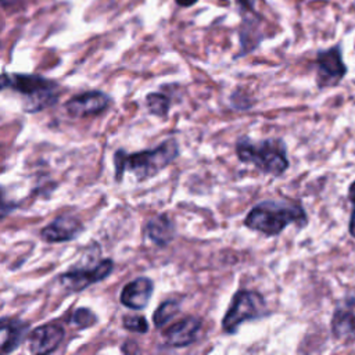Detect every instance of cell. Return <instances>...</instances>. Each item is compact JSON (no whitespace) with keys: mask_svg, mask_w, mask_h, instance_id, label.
I'll return each mask as SVG.
<instances>
[{"mask_svg":"<svg viewBox=\"0 0 355 355\" xmlns=\"http://www.w3.org/2000/svg\"><path fill=\"white\" fill-rule=\"evenodd\" d=\"M179 155V144L175 139H166L154 148L137 153H126L119 148L114 153L115 179L121 182L123 173L130 171L139 182L146 180L166 168Z\"/></svg>","mask_w":355,"mask_h":355,"instance_id":"cell-1","label":"cell"},{"mask_svg":"<svg viewBox=\"0 0 355 355\" xmlns=\"http://www.w3.org/2000/svg\"><path fill=\"white\" fill-rule=\"evenodd\" d=\"M1 89L18 93L22 97V110L28 114H36L55 105L61 96V86L57 80L37 73L4 72Z\"/></svg>","mask_w":355,"mask_h":355,"instance_id":"cell-2","label":"cell"},{"mask_svg":"<svg viewBox=\"0 0 355 355\" xmlns=\"http://www.w3.org/2000/svg\"><path fill=\"white\" fill-rule=\"evenodd\" d=\"M306 222V214L301 205L275 200L255 205L244 220L247 227L265 236H277L291 223L302 227Z\"/></svg>","mask_w":355,"mask_h":355,"instance_id":"cell-3","label":"cell"},{"mask_svg":"<svg viewBox=\"0 0 355 355\" xmlns=\"http://www.w3.org/2000/svg\"><path fill=\"white\" fill-rule=\"evenodd\" d=\"M236 155L244 164H252L263 173L282 175L288 168L287 147L282 139H265L252 141L240 137L236 143Z\"/></svg>","mask_w":355,"mask_h":355,"instance_id":"cell-4","label":"cell"},{"mask_svg":"<svg viewBox=\"0 0 355 355\" xmlns=\"http://www.w3.org/2000/svg\"><path fill=\"white\" fill-rule=\"evenodd\" d=\"M265 300L258 291L240 290L234 294L227 312L222 320L225 333H234L237 327L247 320L261 318L265 313Z\"/></svg>","mask_w":355,"mask_h":355,"instance_id":"cell-5","label":"cell"},{"mask_svg":"<svg viewBox=\"0 0 355 355\" xmlns=\"http://www.w3.org/2000/svg\"><path fill=\"white\" fill-rule=\"evenodd\" d=\"M316 85L319 89L337 86L347 73V67L343 60V50L340 44L316 53Z\"/></svg>","mask_w":355,"mask_h":355,"instance_id":"cell-6","label":"cell"},{"mask_svg":"<svg viewBox=\"0 0 355 355\" xmlns=\"http://www.w3.org/2000/svg\"><path fill=\"white\" fill-rule=\"evenodd\" d=\"M112 268H114V261L107 258L94 266L71 269L62 273L60 276V283L69 293L82 291L86 287L108 277L110 273L112 272Z\"/></svg>","mask_w":355,"mask_h":355,"instance_id":"cell-7","label":"cell"},{"mask_svg":"<svg viewBox=\"0 0 355 355\" xmlns=\"http://www.w3.org/2000/svg\"><path fill=\"white\" fill-rule=\"evenodd\" d=\"M111 97L101 90H87L72 96L65 104V110L72 118H86L98 115L108 108Z\"/></svg>","mask_w":355,"mask_h":355,"instance_id":"cell-8","label":"cell"},{"mask_svg":"<svg viewBox=\"0 0 355 355\" xmlns=\"http://www.w3.org/2000/svg\"><path fill=\"white\" fill-rule=\"evenodd\" d=\"M64 334V327L54 322L37 326L29 334V349L32 355L53 354L61 344Z\"/></svg>","mask_w":355,"mask_h":355,"instance_id":"cell-9","label":"cell"},{"mask_svg":"<svg viewBox=\"0 0 355 355\" xmlns=\"http://www.w3.org/2000/svg\"><path fill=\"white\" fill-rule=\"evenodd\" d=\"M331 333L337 340L355 341V297L336 306L331 318Z\"/></svg>","mask_w":355,"mask_h":355,"instance_id":"cell-10","label":"cell"},{"mask_svg":"<svg viewBox=\"0 0 355 355\" xmlns=\"http://www.w3.org/2000/svg\"><path fill=\"white\" fill-rule=\"evenodd\" d=\"M201 324H202L201 319L196 316L184 318L162 331L164 341L169 347L190 345L197 340V334L201 329Z\"/></svg>","mask_w":355,"mask_h":355,"instance_id":"cell-11","label":"cell"},{"mask_svg":"<svg viewBox=\"0 0 355 355\" xmlns=\"http://www.w3.org/2000/svg\"><path fill=\"white\" fill-rule=\"evenodd\" d=\"M82 230L83 226L78 218L71 215H61L44 226L40 232V236L49 243H62L73 240Z\"/></svg>","mask_w":355,"mask_h":355,"instance_id":"cell-12","label":"cell"},{"mask_svg":"<svg viewBox=\"0 0 355 355\" xmlns=\"http://www.w3.org/2000/svg\"><path fill=\"white\" fill-rule=\"evenodd\" d=\"M154 291V283L148 277H137L129 282L121 291L119 301L130 309H143L147 306Z\"/></svg>","mask_w":355,"mask_h":355,"instance_id":"cell-13","label":"cell"},{"mask_svg":"<svg viewBox=\"0 0 355 355\" xmlns=\"http://www.w3.org/2000/svg\"><path fill=\"white\" fill-rule=\"evenodd\" d=\"M1 352L8 354L17 349L28 334L29 324L21 319L3 318L1 323Z\"/></svg>","mask_w":355,"mask_h":355,"instance_id":"cell-14","label":"cell"},{"mask_svg":"<svg viewBox=\"0 0 355 355\" xmlns=\"http://www.w3.org/2000/svg\"><path fill=\"white\" fill-rule=\"evenodd\" d=\"M175 226L166 214H161L150 219L146 225L147 237L159 247L168 245L175 237Z\"/></svg>","mask_w":355,"mask_h":355,"instance_id":"cell-15","label":"cell"},{"mask_svg":"<svg viewBox=\"0 0 355 355\" xmlns=\"http://www.w3.org/2000/svg\"><path fill=\"white\" fill-rule=\"evenodd\" d=\"M171 97L162 92H151L146 96V107L150 114L165 118L171 108Z\"/></svg>","mask_w":355,"mask_h":355,"instance_id":"cell-16","label":"cell"},{"mask_svg":"<svg viewBox=\"0 0 355 355\" xmlns=\"http://www.w3.org/2000/svg\"><path fill=\"white\" fill-rule=\"evenodd\" d=\"M179 312V302L176 300L164 301L154 312L153 322L157 327H162L168 320H171Z\"/></svg>","mask_w":355,"mask_h":355,"instance_id":"cell-17","label":"cell"},{"mask_svg":"<svg viewBox=\"0 0 355 355\" xmlns=\"http://www.w3.org/2000/svg\"><path fill=\"white\" fill-rule=\"evenodd\" d=\"M69 322L78 329H87L97 323V316L87 308H79L73 312Z\"/></svg>","mask_w":355,"mask_h":355,"instance_id":"cell-18","label":"cell"},{"mask_svg":"<svg viewBox=\"0 0 355 355\" xmlns=\"http://www.w3.org/2000/svg\"><path fill=\"white\" fill-rule=\"evenodd\" d=\"M122 324L126 330L133 333H147L148 331V323L144 319V316L140 315H125L122 319Z\"/></svg>","mask_w":355,"mask_h":355,"instance_id":"cell-19","label":"cell"},{"mask_svg":"<svg viewBox=\"0 0 355 355\" xmlns=\"http://www.w3.org/2000/svg\"><path fill=\"white\" fill-rule=\"evenodd\" d=\"M348 197H349V201L354 204V209H352L351 220H349V233L352 237H355V182L349 186Z\"/></svg>","mask_w":355,"mask_h":355,"instance_id":"cell-20","label":"cell"},{"mask_svg":"<svg viewBox=\"0 0 355 355\" xmlns=\"http://www.w3.org/2000/svg\"><path fill=\"white\" fill-rule=\"evenodd\" d=\"M237 3V6L243 10V11H254L255 10V3L257 0H234Z\"/></svg>","mask_w":355,"mask_h":355,"instance_id":"cell-21","label":"cell"},{"mask_svg":"<svg viewBox=\"0 0 355 355\" xmlns=\"http://www.w3.org/2000/svg\"><path fill=\"white\" fill-rule=\"evenodd\" d=\"M198 0H175V3L179 6V7H191L197 3Z\"/></svg>","mask_w":355,"mask_h":355,"instance_id":"cell-22","label":"cell"}]
</instances>
